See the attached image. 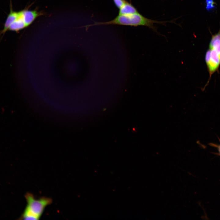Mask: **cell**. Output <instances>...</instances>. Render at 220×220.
I'll use <instances>...</instances> for the list:
<instances>
[{"label": "cell", "mask_w": 220, "mask_h": 220, "mask_svg": "<svg viewBox=\"0 0 220 220\" xmlns=\"http://www.w3.org/2000/svg\"><path fill=\"white\" fill-rule=\"evenodd\" d=\"M206 9L208 11L213 9L215 7V3L213 0H206Z\"/></svg>", "instance_id": "obj_8"}, {"label": "cell", "mask_w": 220, "mask_h": 220, "mask_svg": "<svg viewBox=\"0 0 220 220\" xmlns=\"http://www.w3.org/2000/svg\"><path fill=\"white\" fill-rule=\"evenodd\" d=\"M163 22L157 21L147 18L138 12L130 15H119L113 19L105 22H95L94 24L86 26V27L99 25H117L137 27L139 26H147L156 31L154 23H162Z\"/></svg>", "instance_id": "obj_1"}, {"label": "cell", "mask_w": 220, "mask_h": 220, "mask_svg": "<svg viewBox=\"0 0 220 220\" xmlns=\"http://www.w3.org/2000/svg\"><path fill=\"white\" fill-rule=\"evenodd\" d=\"M214 146L216 147L217 148L218 151L219 152V154L220 155V144L218 145H216L214 144Z\"/></svg>", "instance_id": "obj_10"}, {"label": "cell", "mask_w": 220, "mask_h": 220, "mask_svg": "<svg viewBox=\"0 0 220 220\" xmlns=\"http://www.w3.org/2000/svg\"><path fill=\"white\" fill-rule=\"evenodd\" d=\"M10 11L8 14L4 25V28L1 31V34H4L7 31L10 25L16 19L18 15V12L14 11L11 7Z\"/></svg>", "instance_id": "obj_5"}, {"label": "cell", "mask_w": 220, "mask_h": 220, "mask_svg": "<svg viewBox=\"0 0 220 220\" xmlns=\"http://www.w3.org/2000/svg\"><path fill=\"white\" fill-rule=\"evenodd\" d=\"M27 205L20 217L22 219L39 220L45 207L52 202L51 198L42 197L36 199L31 193H27L25 195Z\"/></svg>", "instance_id": "obj_2"}, {"label": "cell", "mask_w": 220, "mask_h": 220, "mask_svg": "<svg viewBox=\"0 0 220 220\" xmlns=\"http://www.w3.org/2000/svg\"><path fill=\"white\" fill-rule=\"evenodd\" d=\"M27 27L21 15L20 12H18V15L16 19L10 26L8 30L16 32Z\"/></svg>", "instance_id": "obj_6"}, {"label": "cell", "mask_w": 220, "mask_h": 220, "mask_svg": "<svg viewBox=\"0 0 220 220\" xmlns=\"http://www.w3.org/2000/svg\"><path fill=\"white\" fill-rule=\"evenodd\" d=\"M20 12L26 27L31 24L39 15L35 11L24 9Z\"/></svg>", "instance_id": "obj_4"}, {"label": "cell", "mask_w": 220, "mask_h": 220, "mask_svg": "<svg viewBox=\"0 0 220 220\" xmlns=\"http://www.w3.org/2000/svg\"><path fill=\"white\" fill-rule=\"evenodd\" d=\"M113 2L119 9L126 2L127 0H113Z\"/></svg>", "instance_id": "obj_9"}, {"label": "cell", "mask_w": 220, "mask_h": 220, "mask_svg": "<svg viewBox=\"0 0 220 220\" xmlns=\"http://www.w3.org/2000/svg\"><path fill=\"white\" fill-rule=\"evenodd\" d=\"M205 60L209 78L204 88L207 86L212 75L218 70L220 66V28L218 32L212 35Z\"/></svg>", "instance_id": "obj_3"}, {"label": "cell", "mask_w": 220, "mask_h": 220, "mask_svg": "<svg viewBox=\"0 0 220 220\" xmlns=\"http://www.w3.org/2000/svg\"><path fill=\"white\" fill-rule=\"evenodd\" d=\"M137 9L127 1L119 9V15H130L138 13Z\"/></svg>", "instance_id": "obj_7"}]
</instances>
